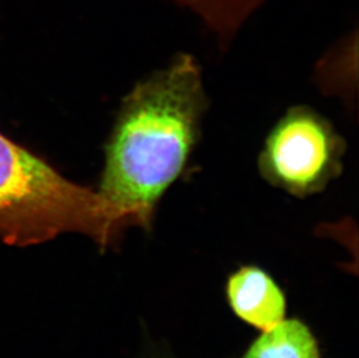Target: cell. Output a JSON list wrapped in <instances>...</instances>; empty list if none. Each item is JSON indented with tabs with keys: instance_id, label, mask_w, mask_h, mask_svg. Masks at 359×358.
<instances>
[{
	"instance_id": "cell-3",
	"label": "cell",
	"mask_w": 359,
	"mask_h": 358,
	"mask_svg": "<svg viewBox=\"0 0 359 358\" xmlns=\"http://www.w3.org/2000/svg\"><path fill=\"white\" fill-rule=\"evenodd\" d=\"M346 150V141L328 119L307 106H295L269 133L258 170L273 187L307 198L339 178Z\"/></svg>"
},
{
	"instance_id": "cell-4",
	"label": "cell",
	"mask_w": 359,
	"mask_h": 358,
	"mask_svg": "<svg viewBox=\"0 0 359 358\" xmlns=\"http://www.w3.org/2000/svg\"><path fill=\"white\" fill-rule=\"evenodd\" d=\"M224 293L233 313L258 331H266L286 319L284 290L257 265H243L229 274Z\"/></svg>"
},
{
	"instance_id": "cell-2",
	"label": "cell",
	"mask_w": 359,
	"mask_h": 358,
	"mask_svg": "<svg viewBox=\"0 0 359 358\" xmlns=\"http://www.w3.org/2000/svg\"><path fill=\"white\" fill-rule=\"evenodd\" d=\"M129 227L128 216L98 191L69 180L0 134V240L28 246L79 233L105 251Z\"/></svg>"
},
{
	"instance_id": "cell-6",
	"label": "cell",
	"mask_w": 359,
	"mask_h": 358,
	"mask_svg": "<svg viewBox=\"0 0 359 358\" xmlns=\"http://www.w3.org/2000/svg\"><path fill=\"white\" fill-rule=\"evenodd\" d=\"M353 40H346L342 47L337 48L325 56L319 67V81L323 90L334 95H342L346 100H349L350 95H353V88L356 86V81H353V79L356 81V76H350V55L357 44L351 48Z\"/></svg>"
},
{
	"instance_id": "cell-7",
	"label": "cell",
	"mask_w": 359,
	"mask_h": 358,
	"mask_svg": "<svg viewBox=\"0 0 359 358\" xmlns=\"http://www.w3.org/2000/svg\"><path fill=\"white\" fill-rule=\"evenodd\" d=\"M144 358H176L172 355H170L168 352H164L162 347H151L149 350H146V356Z\"/></svg>"
},
{
	"instance_id": "cell-5",
	"label": "cell",
	"mask_w": 359,
	"mask_h": 358,
	"mask_svg": "<svg viewBox=\"0 0 359 358\" xmlns=\"http://www.w3.org/2000/svg\"><path fill=\"white\" fill-rule=\"evenodd\" d=\"M240 358H321L320 343L312 329L298 318L262 331Z\"/></svg>"
},
{
	"instance_id": "cell-1",
	"label": "cell",
	"mask_w": 359,
	"mask_h": 358,
	"mask_svg": "<svg viewBox=\"0 0 359 358\" xmlns=\"http://www.w3.org/2000/svg\"><path fill=\"white\" fill-rule=\"evenodd\" d=\"M207 106L201 69L187 54L140 81L122 102L97 191L132 227L151 230L161 199L199 141Z\"/></svg>"
}]
</instances>
